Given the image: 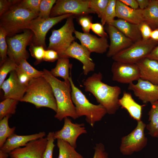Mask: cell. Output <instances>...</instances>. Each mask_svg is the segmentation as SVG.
I'll return each instance as SVG.
<instances>
[{"label":"cell","mask_w":158,"mask_h":158,"mask_svg":"<svg viewBox=\"0 0 158 158\" xmlns=\"http://www.w3.org/2000/svg\"><path fill=\"white\" fill-rule=\"evenodd\" d=\"M109 0H89V7L94 13L101 18Z\"/></svg>","instance_id":"34"},{"label":"cell","mask_w":158,"mask_h":158,"mask_svg":"<svg viewBox=\"0 0 158 158\" xmlns=\"http://www.w3.org/2000/svg\"><path fill=\"white\" fill-rule=\"evenodd\" d=\"M157 42L150 38L147 40L142 39L120 51L112 58L115 61L136 64L147 57Z\"/></svg>","instance_id":"6"},{"label":"cell","mask_w":158,"mask_h":158,"mask_svg":"<svg viewBox=\"0 0 158 158\" xmlns=\"http://www.w3.org/2000/svg\"><path fill=\"white\" fill-rule=\"evenodd\" d=\"M33 36V33L31 30L26 29L21 33L7 36L8 57L17 65L21 60H27L29 54L26 48L32 42Z\"/></svg>","instance_id":"9"},{"label":"cell","mask_w":158,"mask_h":158,"mask_svg":"<svg viewBox=\"0 0 158 158\" xmlns=\"http://www.w3.org/2000/svg\"><path fill=\"white\" fill-rule=\"evenodd\" d=\"M111 71L112 80L121 83L129 84L140 78V70L136 64L115 61Z\"/></svg>","instance_id":"12"},{"label":"cell","mask_w":158,"mask_h":158,"mask_svg":"<svg viewBox=\"0 0 158 158\" xmlns=\"http://www.w3.org/2000/svg\"><path fill=\"white\" fill-rule=\"evenodd\" d=\"M116 17L129 23L138 25L145 21L142 10L132 8L120 0H116Z\"/></svg>","instance_id":"21"},{"label":"cell","mask_w":158,"mask_h":158,"mask_svg":"<svg viewBox=\"0 0 158 158\" xmlns=\"http://www.w3.org/2000/svg\"><path fill=\"white\" fill-rule=\"evenodd\" d=\"M150 38L158 42V28L152 30L150 35Z\"/></svg>","instance_id":"50"},{"label":"cell","mask_w":158,"mask_h":158,"mask_svg":"<svg viewBox=\"0 0 158 158\" xmlns=\"http://www.w3.org/2000/svg\"><path fill=\"white\" fill-rule=\"evenodd\" d=\"M91 30L101 37L107 38L108 37L107 33L104 30L103 26L100 23H92L91 25Z\"/></svg>","instance_id":"43"},{"label":"cell","mask_w":158,"mask_h":158,"mask_svg":"<svg viewBox=\"0 0 158 158\" xmlns=\"http://www.w3.org/2000/svg\"><path fill=\"white\" fill-rule=\"evenodd\" d=\"M38 15L20 6L19 0H14L11 8L0 17V27L11 37L27 29L30 21Z\"/></svg>","instance_id":"4"},{"label":"cell","mask_w":158,"mask_h":158,"mask_svg":"<svg viewBox=\"0 0 158 158\" xmlns=\"http://www.w3.org/2000/svg\"><path fill=\"white\" fill-rule=\"evenodd\" d=\"M59 58L58 53L56 51L51 49H47L45 51L43 61L53 62Z\"/></svg>","instance_id":"45"},{"label":"cell","mask_w":158,"mask_h":158,"mask_svg":"<svg viewBox=\"0 0 158 158\" xmlns=\"http://www.w3.org/2000/svg\"><path fill=\"white\" fill-rule=\"evenodd\" d=\"M27 87L20 82L16 72L10 73L9 78L0 86L4 92V98H10L20 101L25 95Z\"/></svg>","instance_id":"18"},{"label":"cell","mask_w":158,"mask_h":158,"mask_svg":"<svg viewBox=\"0 0 158 158\" xmlns=\"http://www.w3.org/2000/svg\"><path fill=\"white\" fill-rule=\"evenodd\" d=\"M74 33L75 37L79 40L81 44L91 53L103 54L109 47L107 38H98L89 33H82L76 30Z\"/></svg>","instance_id":"19"},{"label":"cell","mask_w":158,"mask_h":158,"mask_svg":"<svg viewBox=\"0 0 158 158\" xmlns=\"http://www.w3.org/2000/svg\"><path fill=\"white\" fill-rule=\"evenodd\" d=\"M15 71L20 83L27 87L30 81L32 78L27 74L19 68L17 66Z\"/></svg>","instance_id":"44"},{"label":"cell","mask_w":158,"mask_h":158,"mask_svg":"<svg viewBox=\"0 0 158 158\" xmlns=\"http://www.w3.org/2000/svg\"><path fill=\"white\" fill-rule=\"evenodd\" d=\"M9 154L4 153L0 151V158H8Z\"/></svg>","instance_id":"51"},{"label":"cell","mask_w":158,"mask_h":158,"mask_svg":"<svg viewBox=\"0 0 158 158\" xmlns=\"http://www.w3.org/2000/svg\"><path fill=\"white\" fill-rule=\"evenodd\" d=\"M74 16L67 18L65 24L58 30L52 31L49 38L48 49L56 51L59 57L75 41V38L73 33L75 30L73 23Z\"/></svg>","instance_id":"7"},{"label":"cell","mask_w":158,"mask_h":158,"mask_svg":"<svg viewBox=\"0 0 158 158\" xmlns=\"http://www.w3.org/2000/svg\"><path fill=\"white\" fill-rule=\"evenodd\" d=\"M73 15L72 14H67L47 19L37 17L32 20L27 29L31 30L33 33L32 44L36 46H42L45 48L46 36L49 30L62 20Z\"/></svg>","instance_id":"10"},{"label":"cell","mask_w":158,"mask_h":158,"mask_svg":"<svg viewBox=\"0 0 158 158\" xmlns=\"http://www.w3.org/2000/svg\"><path fill=\"white\" fill-rule=\"evenodd\" d=\"M11 115H8L0 120V148L3 145L7 138L14 133L16 127L10 128L8 120Z\"/></svg>","instance_id":"30"},{"label":"cell","mask_w":158,"mask_h":158,"mask_svg":"<svg viewBox=\"0 0 158 158\" xmlns=\"http://www.w3.org/2000/svg\"><path fill=\"white\" fill-rule=\"evenodd\" d=\"M78 20L84 32L89 33L92 23V19L87 15L78 16Z\"/></svg>","instance_id":"40"},{"label":"cell","mask_w":158,"mask_h":158,"mask_svg":"<svg viewBox=\"0 0 158 158\" xmlns=\"http://www.w3.org/2000/svg\"><path fill=\"white\" fill-rule=\"evenodd\" d=\"M87 133L84 123H73L68 117L64 118V123L62 128L54 132V138L55 139H61L68 143L76 148V141L81 135Z\"/></svg>","instance_id":"13"},{"label":"cell","mask_w":158,"mask_h":158,"mask_svg":"<svg viewBox=\"0 0 158 158\" xmlns=\"http://www.w3.org/2000/svg\"><path fill=\"white\" fill-rule=\"evenodd\" d=\"M140 78L158 85V61L146 58L136 63Z\"/></svg>","instance_id":"22"},{"label":"cell","mask_w":158,"mask_h":158,"mask_svg":"<svg viewBox=\"0 0 158 158\" xmlns=\"http://www.w3.org/2000/svg\"><path fill=\"white\" fill-rule=\"evenodd\" d=\"M17 66V64L8 57L0 66V86L5 81L7 74L12 71H15Z\"/></svg>","instance_id":"33"},{"label":"cell","mask_w":158,"mask_h":158,"mask_svg":"<svg viewBox=\"0 0 158 158\" xmlns=\"http://www.w3.org/2000/svg\"><path fill=\"white\" fill-rule=\"evenodd\" d=\"M94 13L89 7V0H58L50 12V17L67 14L79 16Z\"/></svg>","instance_id":"11"},{"label":"cell","mask_w":158,"mask_h":158,"mask_svg":"<svg viewBox=\"0 0 158 158\" xmlns=\"http://www.w3.org/2000/svg\"><path fill=\"white\" fill-rule=\"evenodd\" d=\"M151 109L148 112L149 123L146 128L152 137L158 138V101L151 104Z\"/></svg>","instance_id":"27"},{"label":"cell","mask_w":158,"mask_h":158,"mask_svg":"<svg viewBox=\"0 0 158 158\" xmlns=\"http://www.w3.org/2000/svg\"><path fill=\"white\" fill-rule=\"evenodd\" d=\"M17 67L32 79L43 76L44 73L43 71H39L34 68L26 59L20 61L17 65Z\"/></svg>","instance_id":"32"},{"label":"cell","mask_w":158,"mask_h":158,"mask_svg":"<svg viewBox=\"0 0 158 158\" xmlns=\"http://www.w3.org/2000/svg\"><path fill=\"white\" fill-rule=\"evenodd\" d=\"M19 101L6 98L0 103V120L9 115L14 114Z\"/></svg>","instance_id":"29"},{"label":"cell","mask_w":158,"mask_h":158,"mask_svg":"<svg viewBox=\"0 0 158 158\" xmlns=\"http://www.w3.org/2000/svg\"><path fill=\"white\" fill-rule=\"evenodd\" d=\"M91 53L85 47L74 41L61 57H71L80 61L83 65V73L87 75L94 71L95 68V64L90 57Z\"/></svg>","instance_id":"14"},{"label":"cell","mask_w":158,"mask_h":158,"mask_svg":"<svg viewBox=\"0 0 158 158\" xmlns=\"http://www.w3.org/2000/svg\"><path fill=\"white\" fill-rule=\"evenodd\" d=\"M147 58L158 61V46L154 48Z\"/></svg>","instance_id":"48"},{"label":"cell","mask_w":158,"mask_h":158,"mask_svg":"<svg viewBox=\"0 0 158 158\" xmlns=\"http://www.w3.org/2000/svg\"><path fill=\"white\" fill-rule=\"evenodd\" d=\"M137 83L129 84L128 89L132 91L135 95L145 104L158 101V85L140 78Z\"/></svg>","instance_id":"15"},{"label":"cell","mask_w":158,"mask_h":158,"mask_svg":"<svg viewBox=\"0 0 158 158\" xmlns=\"http://www.w3.org/2000/svg\"><path fill=\"white\" fill-rule=\"evenodd\" d=\"M138 25L142 39L145 40L150 39L152 30L149 25L145 21H143Z\"/></svg>","instance_id":"41"},{"label":"cell","mask_w":158,"mask_h":158,"mask_svg":"<svg viewBox=\"0 0 158 158\" xmlns=\"http://www.w3.org/2000/svg\"><path fill=\"white\" fill-rule=\"evenodd\" d=\"M41 1V0H19V4L21 6L38 16Z\"/></svg>","instance_id":"38"},{"label":"cell","mask_w":158,"mask_h":158,"mask_svg":"<svg viewBox=\"0 0 158 158\" xmlns=\"http://www.w3.org/2000/svg\"><path fill=\"white\" fill-rule=\"evenodd\" d=\"M68 58L65 57H59L55 67L50 71L51 74L55 77H61L64 81H68L70 77L69 71L72 66Z\"/></svg>","instance_id":"26"},{"label":"cell","mask_w":158,"mask_h":158,"mask_svg":"<svg viewBox=\"0 0 158 158\" xmlns=\"http://www.w3.org/2000/svg\"><path fill=\"white\" fill-rule=\"evenodd\" d=\"M126 5L134 9H138L139 5L137 0H120Z\"/></svg>","instance_id":"47"},{"label":"cell","mask_w":158,"mask_h":158,"mask_svg":"<svg viewBox=\"0 0 158 158\" xmlns=\"http://www.w3.org/2000/svg\"><path fill=\"white\" fill-rule=\"evenodd\" d=\"M33 104L37 108L46 107L56 112L57 106L52 88L43 77L32 79L20 101Z\"/></svg>","instance_id":"3"},{"label":"cell","mask_w":158,"mask_h":158,"mask_svg":"<svg viewBox=\"0 0 158 158\" xmlns=\"http://www.w3.org/2000/svg\"><path fill=\"white\" fill-rule=\"evenodd\" d=\"M56 1L55 0H41L38 17L43 19L50 18L51 11Z\"/></svg>","instance_id":"36"},{"label":"cell","mask_w":158,"mask_h":158,"mask_svg":"<svg viewBox=\"0 0 158 158\" xmlns=\"http://www.w3.org/2000/svg\"><path fill=\"white\" fill-rule=\"evenodd\" d=\"M43 71V76L51 86L56 100L57 110L55 117L60 121L68 117L74 119L78 118L72 100V90L69 80L62 81L52 75L49 71L44 68Z\"/></svg>","instance_id":"2"},{"label":"cell","mask_w":158,"mask_h":158,"mask_svg":"<svg viewBox=\"0 0 158 158\" xmlns=\"http://www.w3.org/2000/svg\"><path fill=\"white\" fill-rule=\"evenodd\" d=\"M54 132H50L47 136V143L42 158H53V150L55 146L54 143Z\"/></svg>","instance_id":"39"},{"label":"cell","mask_w":158,"mask_h":158,"mask_svg":"<svg viewBox=\"0 0 158 158\" xmlns=\"http://www.w3.org/2000/svg\"><path fill=\"white\" fill-rule=\"evenodd\" d=\"M107 25H111L116 28L134 43L142 39L138 25L121 19H114Z\"/></svg>","instance_id":"24"},{"label":"cell","mask_w":158,"mask_h":158,"mask_svg":"<svg viewBox=\"0 0 158 158\" xmlns=\"http://www.w3.org/2000/svg\"><path fill=\"white\" fill-rule=\"evenodd\" d=\"M146 126L141 120L138 121L134 129L121 138L119 149L123 155H131L141 151L146 146L148 142L145 133Z\"/></svg>","instance_id":"8"},{"label":"cell","mask_w":158,"mask_h":158,"mask_svg":"<svg viewBox=\"0 0 158 158\" xmlns=\"http://www.w3.org/2000/svg\"><path fill=\"white\" fill-rule=\"evenodd\" d=\"M140 7L141 10H143L147 8L149 5L150 0H137Z\"/></svg>","instance_id":"49"},{"label":"cell","mask_w":158,"mask_h":158,"mask_svg":"<svg viewBox=\"0 0 158 158\" xmlns=\"http://www.w3.org/2000/svg\"><path fill=\"white\" fill-rule=\"evenodd\" d=\"M107 25V31L109 36L110 44L107 56L108 57H112L130 46L133 42L114 27Z\"/></svg>","instance_id":"17"},{"label":"cell","mask_w":158,"mask_h":158,"mask_svg":"<svg viewBox=\"0 0 158 158\" xmlns=\"http://www.w3.org/2000/svg\"><path fill=\"white\" fill-rule=\"evenodd\" d=\"M44 132L28 135H18L13 134L7 139L0 151L9 154L14 150L22 146H25L29 142L44 137L45 136Z\"/></svg>","instance_id":"20"},{"label":"cell","mask_w":158,"mask_h":158,"mask_svg":"<svg viewBox=\"0 0 158 158\" xmlns=\"http://www.w3.org/2000/svg\"><path fill=\"white\" fill-rule=\"evenodd\" d=\"M144 20L154 30L158 26V0H150L148 6L142 10Z\"/></svg>","instance_id":"25"},{"label":"cell","mask_w":158,"mask_h":158,"mask_svg":"<svg viewBox=\"0 0 158 158\" xmlns=\"http://www.w3.org/2000/svg\"><path fill=\"white\" fill-rule=\"evenodd\" d=\"M94 149L95 152L93 158H109L105 146L102 143L96 144Z\"/></svg>","instance_id":"42"},{"label":"cell","mask_w":158,"mask_h":158,"mask_svg":"<svg viewBox=\"0 0 158 158\" xmlns=\"http://www.w3.org/2000/svg\"><path fill=\"white\" fill-rule=\"evenodd\" d=\"M118 103L120 106L126 109L133 119L137 122L141 120L142 109L145 105H140L137 103L130 93L123 92L122 97L119 99Z\"/></svg>","instance_id":"23"},{"label":"cell","mask_w":158,"mask_h":158,"mask_svg":"<svg viewBox=\"0 0 158 158\" xmlns=\"http://www.w3.org/2000/svg\"><path fill=\"white\" fill-rule=\"evenodd\" d=\"M14 2V0H0V17L11 8Z\"/></svg>","instance_id":"46"},{"label":"cell","mask_w":158,"mask_h":158,"mask_svg":"<svg viewBox=\"0 0 158 158\" xmlns=\"http://www.w3.org/2000/svg\"><path fill=\"white\" fill-rule=\"evenodd\" d=\"M116 0H109L101 19V24L104 26L105 24H109L114 20L116 17Z\"/></svg>","instance_id":"31"},{"label":"cell","mask_w":158,"mask_h":158,"mask_svg":"<svg viewBox=\"0 0 158 158\" xmlns=\"http://www.w3.org/2000/svg\"><path fill=\"white\" fill-rule=\"evenodd\" d=\"M102 77L100 72L88 77L83 83L85 91L94 96L97 102L105 108L107 114H114L120 107L118 102L121 89L118 86H111L103 82Z\"/></svg>","instance_id":"1"},{"label":"cell","mask_w":158,"mask_h":158,"mask_svg":"<svg viewBox=\"0 0 158 158\" xmlns=\"http://www.w3.org/2000/svg\"><path fill=\"white\" fill-rule=\"evenodd\" d=\"M157 28H158V27H157Z\"/></svg>","instance_id":"52"},{"label":"cell","mask_w":158,"mask_h":158,"mask_svg":"<svg viewBox=\"0 0 158 158\" xmlns=\"http://www.w3.org/2000/svg\"><path fill=\"white\" fill-rule=\"evenodd\" d=\"M69 79L72 90V100L77 116L78 118L85 116L86 121L93 127L96 122L100 121L107 114L106 109L99 104L95 105L89 102L82 91L75 85L71 73Z\"/></svg>","instance_id":"5"},{"label":"cell","mask_w":158,"mask_h":158,"mask_svg":"<svg viewBox=\"0 0 158 158\" xmlns=\"http://www.w3.org/2000/svg\"><path fill=\"white\" fill-rule=\"evenodd\" d=\"M42 46H36L31 44L29 48L31 56L36 59L35 64L37 65L42 61L45 50Z\"/></svg>","instance_id":"37"},{"label":"cell","mask_w":158,"mask_h":158,"mask_svg":"<svg viewBox=\"0 0 158 158\" xmlns=\"http://www.w3.org/2000/svg\"><path fill=\"white\" fill-rule=\"evenodd\" d=\"M47 141V137L31 141L11 151L9 156L11 158H42Z\"/></svg>","instance_id":"16"},{"label":"cell","mask_w":158,"mask_h":158,"mask_svg":"<svg viewBox=\"0 0 158 158\" xmlns=\"http://www.w3.org/2000/svg\"></svg>","instance_id":"53"},{"label":"cell","mask_w":158,"mask_h":158,"mask_svg":"<svg viewBox=\"0 0 158 158\" xmlns=\"http://www.w3.org/2000/svg\"><path fill=\"white\" fill-rule=\"evenodd\" d=\"M7 36L5 30L0 27V66L8 58L7 57L8 45L6 41Z\"/></svg>","instance_id":"35"},{"label":"cell","mask_w":158,"mask_h":158,"mask_svg":"<svg viewBox=\"0 0 158 158\" xmlns=\"http://www.w3.org/2000/svg\"><path fill=\"white\" fill-rule=\"evenodd\" d=\"M57 145L59 149L58 158H84L75 148L63 140L57 139Z\"/></svg>","instance_id":"28"},{"label":"cell","mask_w":158,"mask_h":158,"mask_svg":"<svg viewBox=\"0 0 158 158\" xmlns=\"http://www.w3.org/2000/svg\"></svg>","instance_id":"54"}]
</instances>
